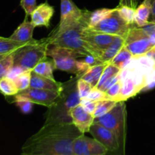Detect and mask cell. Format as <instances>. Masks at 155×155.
Returning <instances> with one entry per match:
<instances>
[{
  "label": "cell",
  "mask_w": 155,
  "mask_h": 155,
  "mask_svg": "<svg viewBox=\"0 0 155 155\" xmlns=\"http://www.w3.org/2000/svg\"><path fill=\"white\" fill-rule=\"evenodd\" d=\"M81 133L72 123L45 124L22 146L24 155H73V142Z\"/></svg>",
  "instance_id": "obj_1"
},
{
  "label": "cell",
  "mask_w": 155,
  "mask_h": 155,
  "mask_svg": "<svg viewBox=\"0 0 155 155\" xmlns=\"http://www.w3.org/2000/svg\"><path fill=\"white\" fill-rule=\"evenodd\" d=\"M78 78V77H76L63 84V89L60 92L59 98L49 107L45 124L72 123L70 110L81 102V98L77 89Z\"/></svg>",
  "instance_id": "obj_2"
},
{
  "label": "cell",
  "mask_w": 155,
  "mask_h": 155,
  "mask_svg": "<svg viewBox=\"0 0 155 155\" xmlns=\"http://www.w3.org/2000/svg\"><path fill=\"white\" fill-rule=\"evenodd\" d=\"M87 27L84 18H82L81 21L75 25L65 28L58 33H50V36L46 38L49 45L60 46L68 48L77 51L82 56L91 54L93 55L91 49L82 36L84 28Z\"/></svg>",
  "instance_id": "obj_3"
},
{
  "label": "cell",
  "mask_w": 155,
  "mask_h": 155,
  "mask_svg": "<svg viewBox=\"0 0 155 155\" xmlns=\"http://www.w3.org/2000/svg\"><path fill=\"white\" fill-rule=\"evenodd\" d=\"M126 105L125 101H118L106 114L94 118V123L103 126L114 133L118 140L122 154H125L126 139Z\"/></svg>",
  "instance_id": "obj_4"
},
{
  "label": "cell",
  "mask_w": 155,
  "mask_h": 155,
  "mask_svg": "<svg viewBox=\"0 0 155 155\" xmlns=\"http://www.w3.org/2000/svg\"><path fill=\"white\" fill-rule=\"evenodd\" d=\"M47 48L46 55L53 58L54 68L59 71L74 74L81 77L90 68L83 61H77L78 57H83L77 51L68 48L54 46Z\"/></svg>",
  "instance_id": "obj_5"
},
{
  "label": "cell",
  "mask_w": 155,
  "mask_h": 155,
  "mask_svg": "<svg viewBox=\"0 0 155 155\" xmlns=\"http://www.w3.org/2000/svg\"><path fill=\"white\" fill-rule=\"evenodd\" d=\"M49 44L46 39L34 40L14 51V66L24 71H32L40 62L46 60Z\"/></svg>",
  "instance_id": "obj_6"
},
{
  "label": "cell",
  "mask_w": 155,
  "mask_h": 155,
  "mask_svg": "<svg viewBox=\"0 0 155 155\" xmlns=\"http://www.w3.org/2000/svg\"><path fill=\"white\" fill-rule=\"evenodd\" d=\"M124 39V47L134 57L145 54L153 47L150 38L142 27L132 26Z\"/></svg>",
  "instance_id": "obj_7"
},
{
  "label": "cell",
  "mask_w": 155,
  "mask_h": 155,
  "mask_svg": "<svg viewBox=\"0 0 155 155\" xmlns=\"http://www.w3.org/2000/svg\"><path fill=\"white\" fill-rule=\"evenodd\" d=\"M132 25L128 24L119 15L117 12L116 8H114L113 12L108 15L107 17L102 20L101 21L96 24L95 26L89 28L93 29L94 30L103 32V33H108V34L114 35L125 37L129 32V28Z\"/></svg>",
  "instance_id": "obj_8"
},
{
  "label": "cell",
  "mask_w": 155,
  "mask_h": 155,
  "mask_svg": "<svg viewBox=\"0 0 155 155\" xmlns=\"http://www.w3.org/2000/svg\"><path fill=\"white\" fill-rule=\"evenodd\" d=\"M82 36L89 46L93 56L99 60L103 51L110 45L115 37L114 35L97 31L87 27L84 28Z\"/></svg>",
  "instance_id": "obj_9"
},
{
  "label": "cell",
  "mask_w": 155,
  "mask_h": 155,
  "mask_svg": "<svg viewBox=\"0 0 155 155\" xmlns=\"http://www.w3.org/2000/svg\"><path fill=\"white\" fill-rule=\"evenodd\" d=\"M83 11L76 6L71 0H61V18L58 27L53 33H58L81 21Z\"/></svg>",
  "instance_id": "obj_10"
},
{
  "label": "cell",
  "mask_w": 155,
  "mask_h": 155,
  "mask_svg": "<svg viewBox=\"0 0 155 155\" xmlns=\"http://www.w3.org/2000/svg\"><path fill=\"white\" fill-rule=\"evenodd\" d=\"M73 155H105L107 149L95 139H91L81 134L73 142Z\"/></svg>",
  "instance_id": "obj_11"
},
{
  "label": "cell",
  "mask_w": 155,
  "mask_h": 155,
  "mask_svg": "<svg viewBox=\"0 0 155 155\" xmlns=\"http://www.w3.org/2000/svg\"><path fill=\"white\" fill-rule=\"evenodd\" d=\"M89 133L107 149L108 152L121 154L118 140L114 133L109 129L94 123L90 127Z\"/></svg>",
  "instance_id": "obj_12"
},
{
  "label": "cell",
  "mask_w": 155,
  "mask_h": 155,
  "mask_svg": "<svg viewBox=\"0 0 155 155\" xmlns=\"http://www.w3.org/2000/svg\"><path fill=\"white\" fill-rule=\"evenodd\" d=\"M18 94L28 98L33 104H41L50 107L57 101L60 95V92L29 87Z\"/></svg>",
  "instance_id": "obj_13"
},
{
  "label": "cell",
  "mask_w": 155,
  "mask_h": 155,
  "mask_svg": "<svg viewBox=\"0 0 155 155\" xmlns=\"http://www.w3.org/2000/svg\"><path fill=\"white\" fill-rule=\"evenodd\" d=\"M69 114L71 122L81 133L84 134L89 132L90 127L94 124V120L92 114L88 113L80 104L73 107Z\"/></svg>",
  "instance_id": "obj_14"
},
{
  "label": "cell",
  "mask_w": 155,
  "mask_h": 155,
  "mask_svg": "<svg viewBox=\"0 0 155 155\" xmlns=\"http://www.w3.org/2000/svg\"><path fill=\"white\" fill-rule=\"evenodd\" d=\"M53 14H54V8L50 5L48 2L46 1L45 2L36 6V8L30 15L32 24L34 25L35 27L40 26L49 27Z\"/></svg>",
  "instance_id": "obj_15"
},
{
  "label": "cell",
  "mask_w": 155,
  "mask_h": 155,
  "mask_svg": "<svg viewBox=\"0 0 155 155\" xmlns=\"http://www.w3.org/2000/svg\"><path fill=\"white\" fill-rule=\"evenodd\" d=\"M30 87L61 92L63 89V83H59L55 80L47 78L31 71Z\"/></svg>",
  "instance_id": "obj_16"
},
{
  "label": "cell",
  "mask_w": 155,
  "mask_h": 155,
  "mask_svg": "<svg viewBox=\"0 0 155 155\" xmlns=\"http://www.w3.org/2000/svg\"><path fill=\"white\" fill-rule=\"evenodd\" d=\"M34 28V25L32 24L31 21L29 22L25 18L24 22L18 26V28L11 35V36H9V38L23 43L32 42L34 40V39H33V32Z\"/></svg>",
  "instance_id": "obj_17"
},
{
  "label": "cell",
  "mask_w": 155,
  "mask_h": 155,
  "mask_svg": "<svg viewBox=\"0 0 155 155\" xmlns=\"http://www.w3.org/2000/svg\"><path fill=\"white\" fill-rule=\"evenodd\" d=\"M138 0H119L115 7L120 16L130 25H133L135 10L138 7Z\"/></svg>",
  "instance_id": "obj_18"
},
{
  "label": "cell",
  "mask_w": 155,
  "mask_h": 155,
  "mask_svg": "<svg viewBox=\"0 0 155 155\" xmlns=\"http://www.w3.org/2000/svg\"><path fill=\"white\" fill-rule=\"evenodd\" d=\"M151 13V0H144L138 5L135 13L134 22L139 27L149 24V18Z\"/></svg>",
  "instance_id": "obj_19"
},
{
  "label": "cell",
  "mask_w": 155,
  "mask_h": 155,
  "mask_svg": "<svg viewBox=\"0 0 155 155\" xmlns=\"http://www.w3.org/2000/svg\"><path fill=\"white\" fill-rule=\"evenodd\" d=\"M108 64L109 63L107 62H103L99 64L90 67L88 71L81 77V78L90 83L94 88L96 87L103 71L108 65Z\"/></svg>",
  "instance_id": "obj_20"
},
{
  "label": "cell",
  "mask_w": 155,
  "mask_h": 155,
  "mask_svg": "<svg viewBox=\"0 0 155 155\" xmlns=\"http://www.w3.org/2000/svg\"><path fill=\"white\" fill-rule=\"evenodd\" d=\"M114 8H100L90 12L88 11L83 12L84 18L87 24V27H92L104 19L106 17L113 12Z\"/></svg>",
  "instance_id": "obj_21"
},
{
  "label": "cell",
  "mask_w": 155,
  "mask_h": 155,
  "mask_svg": "<svg viewBox=\"0 0 155 155\" xmlns=\"http://www.w3.org/2000/svg\"><path fill=\"white\" fill-rule=\"evenodd\" d=\"M124 41L125 39L123 37L115 36V39L111 42L110 45L102 53L100 60L102 62H107V63H109L112 61V59L116 55L117 53L124 46Z\"/></svg>",
  "instance_id": "obj_22"
},
{
  "label": "cell",
  "mask_w": 155,
  "mask_h": 155,
  "mask_svg": "<svg viewBox=\"0 0 155 155\" xmlns=\"http://www.w3.org/2000/svg\"><path fill=\"white\" fill-rule=\"evenodd\" d=\"M141 89L134 83L132 79L130 77H127L124 81L122 83L120 93L119 95L118 101H125L132 97L135 96L139 93Z\"/></svg>",
  "instance_id": "obj_23"
},
{
  "label": "cell",
  "mask_w": 155,
  "mask_h": 155,
  "mask_svg": "<svg viewBox=\"0 0 155 155\" xmlns=\"http://www.w3.org/2000/svg\"><path fill=\"white\" fill-rule=\"evenodd\" d=\"M33 42V41H32ZM28 43V42H27ZM27 43L17 42L10 38L0 36V56L9 54L14 52Z\"/></svg>",
  "instance_id": "obj_24"
},
{
  "label": "cell",
  "mask_w": 155,
  "mask_h": 155,
  "mask_svg": "<svg viewBox=\"0 0 155 155\" xmlns=\"http://www.w3.org/2000/svg\"><path fill=\"white\" fill-rule=\"evenodd\" d=\"M133 57L134 56L123 46L122 48L117 53L116 55L112 59V61L109 63L115 65V67L122 70L126 68L130 63Z\"/></svg>",
  "instance_id": "obj_25"
},
{
  "label": "cell",
  "mask_w": 155,
  "mask_h": 155,
  "mask_svg": "<svg viewBox=\"0 0 155 155\" xmlns=\"http://www.w3.org/2000/svg\"><path fill=\"white\" fill-rule=\"evenodd\" d=\"M0 92L5 96H13L19 92L12 79L5 77L0 80Z\"/></svg>",
  "instance_id": "obj_26"
},
{
  "label": "cell",
  "mask_w": 155,
  "mask_h": 155,
  "mask_svg": "<svg viewBox=\"0 0 155 155\" xmlns=\"http://www.w3.org/2000/svg\"><path fill=\"white\" fill-rule=\"evenodd\" d=\"M54 65L53 62L49 61L44 60L43 61L40 62L32 71L36 74H40L41 76L50 78L51 80H55L53 77V70H54Z\"/></svg>",
  "instance_id": "obj_27"
},
{
  "label": "cell",
  "mask_w": 155,
  "mask_h": 155,
  "mask_svg": "<svg viewBox=\"0 0 155 155\" xmlns=\"http://www.w3.org/2000/svg\"><path fill=\"white\" fill-rule=\"evenodd\" d=\"M14 66L13 52L0 56V80L8 77L9 72Z\"/></svg>",
  "instance_id": "obj_28"
},
{
  "label": "cell",
  "mask_w": 155,
  "mask_h": 155,
  "mask_svg": "<svg viewBox=\"0 0 155 155\" xmlns=\"http://www.w3.org/2000/svg\"><path fill=\"white\" fill-rule=\"evenodd\" d=\"M115 104H116V101L110 99L97 101V107H96L95 110L93 113V116L94 117V118H96L106 114L115 106Z\"/></svg>",
  "instance_id": "obj_29"
},
{
  "label": "cell",
  "mask_w": 155,
  "mask_h": 155,
  "mask_svg": "<svg viewBox=\"0 0 155 155\" xmlns=\"http://www.w3.org/2000/svg\"><path fill=\"white\" fill-rule=\"evenodd\" d=\"M30 77H31V71H25L14 79V82L19 92L25 90L26 89L30 87Z\"/></svg>",
  "instance_id": "obj_30"
},
{
  "label": "cell",
  "mask_w": 155,
  "mask_h": 155,
  "mask_svg": "<svg viewBox=\"0 0 155 155\" xmlns=\"http://www.w3.org/2000/svg\"><path fill=\"white\" fill-rule=\"evenodd\" d=\"M14 102L19 107L20 110H21V111L23 114H27L31 113L33 103L30 101L26 97L22 96V95H19V94H17V95H15Z\"/></svg>",
  "instance_id": "obj_31"
},
{
  "label": "cell",
  "mask_w": 155,
  "mask_h": 155,
  "mask_svg": "<svg viewBox=\"0 0 155 155\" xmlns=\"http://www.w3.org/2000/svg\"><path fill=\"white\" fill-rule=\"evenodd\" d=\"M119 71H120L119 68H118L117 67H115V65L112 64L111 63L108 64V65L106 67V68L104 69V71H103V74H102L101 77H100V80H99V82H98V83H97L96 88H97V89H98V88L100 87V86H101V85L103 84L105 81H106L108 79H109L110 77H114V76L118 75L119 73Z\"/></svg>",
  "instance_id": "obj_32"
},
{
  "label": "cell",
  "mask_w": 155,
  "mask_h": 155,
  "mask_svg": "<svg viewBox=\"0 0 155 155\" xmlns=\"http://www.w3.org/2000/svg\"><path fill=\"white\" fill-rule=\"evenodd\" d=\"M93 88L94 87L90 83H88V82L84 80L81 77L78 79L77 89L81 99L87 98V96H88V94L90 93V92H91Z\"/></svg>",
  "instance_id": "obj_33"
},
{
  "label": "cell",
  "mask_w": 155,
  "mask_h": 155,
  "mask_svg": "<svg viewBox=\"0 0 155 155\" xmlns=\"http://www.w3.org/2000/svg\"><path fill=\"white\" fill-rule=\"evenodd\" d=\"M121 86L122 83L121 82L118 81L116 82L115 84L112 85L110 88H109V89L105 92L108 99L112 100V101H116V102H118V98L120 93Z\"/></svg>",
  "instance_id": "obj_34"
},
{
  "label": "cell",
  "mask_w": 155,
  "mask_h": 155,
  "mask_svg": "<svg viewBox=\"0 0 155 155\" xmlns=\"http://www.w3.org/2000/svg\"><path fill=\"white\" fill-rule=\"evenodd\" d=\"M86 98L94 101H103V100L108 99L105 92H103V91L97 89L96 87L93 88V89H91V91L90 92V93L88 94V95L87 96Z\"/></svg>",
  "instance_id": "obj_35"
},
{
  "label": "cell",
  "mask_w": 155,
  "mask_h": 155,
  "mask_svg": "<svg viewBox=\"0 0 155 155\" xmlns=\"http://www.w3.org/2000/svg\"><path fill=\"white\" fill-rule=\"evenodd\" d=\"M21 6L26 14V18L32 14L36 7V0H21Z\"/></svg>",
  "instance_id": "obj_36"
},
{
  "label": "cell",
  "mask_w": 155,
  "mask_h": 155,
  "mask_svg": "<svg viewBox=\"0 0 155 155\" xmlns=\"http://www.w3.org/2000/svg\"><path fill=\"white\" fill-rule=\"evenodd\" d=\"M142 29L145 32L146 34L149 36L153 46L155 45V22L150 21L149 24L142 27Z\"/></svg>",
  "instance_id": "obj_37"
},
{
  "label": "cell",
  "mask_w": 155,
  "mask_h": 155,
  "mask_svg": "<svg viewBox=\"0 0 155 155\" xmlns=\"http://www.w3.org/2000/svg\"><path fill=\"white\" fill-rule=\"evenodd\" d=\"M80 104H81L82 107L88 112V113L92 114L94 113V111L95 110L96 107H97V101H91V100L88 99V98H81V99Z\"/></svg>",
  "instance_id": "obj_38"
},
{
  "label": "cell",
  "mask_w": 155,
  "mask_h": 155,
  "mask_svg": "<svg viewBox=\"0 0 155 155\" xmlns=\"http://www.w3.org/2000/svg\"><path fill=\"white\" fill-rule=\"evenodd\" d=\"M82 61H84L89 67H92V66H94V65L99 64L100 63H103L101 61L99 60L98 58H95L94 56L91 55V54L84 56V58Z\"/></svg>",
  "instance_id": "obj_39"
},
{
  "label": "cell",
  "mask_w": 155,
  "mask_h": 155,
  "mask_svg": "<svg viewBox=\"0 0 155 155\" xmlns=\"http://www.w3.org/2000/svg\"><path fill=\"white\" fill-rule=\"evenodd\" d=\"M145 54L155 63V45H153L151 48H150Z\"/></svg>",
  "instance_id": "obj_40"
},
{
  "label": "cell",
  "mask_w": 155,
  "mask_h": 155,
  "mask_svg": "<svg viewBox=\"0 0 155 155\" xmlns=\"http://www.w3.org/2000/svg\"><path fill=\"white\" fill-rule=\"evenodd\" d=\"M152 21L155 22V0H151V13H150Z\"/></svg>",
  "instance_id": "obj_41"
}]
</instances>
